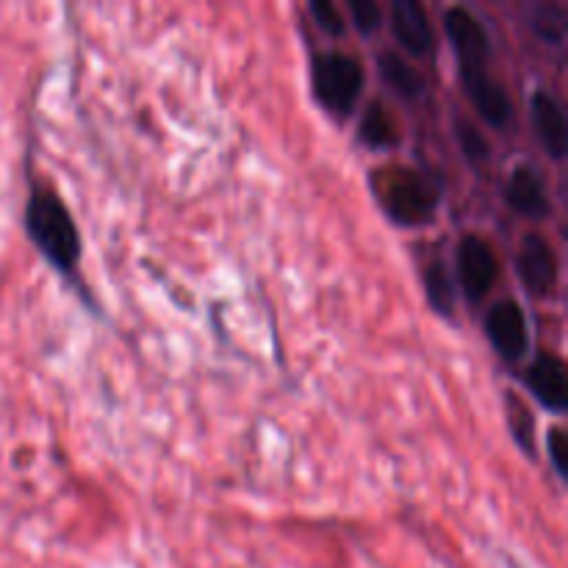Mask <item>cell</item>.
I'll use <instances>...</instances> for the list:
<instances>
[{"label":"cell","mask_w":568,"mask_h":568,"mask_svg":"<svg viewBox=\"0 0 568 568\" xmlns=\"http://www.w3.org/2000/svg\"><path fill=\"white\" fill-rule=\"evenodd\" d=\"M26 227L39 253L59 272L70 275L81 261V233L64 200L53 189H33L26 209Z\"/></svg>","instance_id":"6da1fadb"},{"label":"cell","mask_w":568,"mask_h":568,"mask_svg":"<svg viewBox=\"0 0 568 568\" xmlns=\"http://www.w3.org/2000/svg\"><path fill=\"white\" fill-rule=\"evenodd\" d=\"M372 192L388 220L403 227L427 225L438 211V186L405 164H388L372 172Z\"/></svg>","instance_id":"7a4b0ae2"},{"label":"cell","mask_w":568,"mask_h":568,"mask_svg":"<svg viewBox=\"0 0 568 568\" xmlns=\"http://www.w3.org/2000/svg\"><path fill=\"white\" fill-rule=\"evenodd\" d=\"M314 94L333 116H349L364 94V67L358 59L338 50H325L311 67Z\"/></svg>","instance_id":"3957f363"},{"label":"cell","mask_w":568,"mask_h":568,"mask_svg":"<svg viewBox=\"0 0 568 568\" xmlns=\"http://www.w3.org/2000/svg\"><path fill=\"white\" fill-rule=\"evenodd\" d=\"M455 264H458V283L464 288L466 300L471 303H480L488 292L494 288L499 277V261L497 253L491 250V244L483 236H469L460 239L458 253H455Z\"/></svg>","instance_id":"277c9868"},{"label":"cell","mask_w":568,"mask_h":568,"mask_svg":"<svg viewBox=\"0 0 568 568\" xmlns=\"http://www.w3.org/2000/svg\"><path fill=\"white\" fill-rule=\"evenodd\" d=\"M486 336L499 358L516 364L525 358L530 347V331H527V316L516 300H499L486 314Z\"/></svg>","instance_id":"5b68a950"},{"label":"cell","mask_w":568,"mask_h":568,"mask_svg":"<svg viewBox=\"0 0 568 568\" xmlns=\"http://www.w3.org/2000/svg\"><path fill=\"white\" fill-rule=\"evenodd\" d=\"M516 272L536 297H547L558 286V255L541 233H527L516 253Z\"/></svg>","instance_id":"8992f818"},{"label":"cell","mask_w":568,"mask_h":568,"mask_svg":"<svg viewBox=\"0 0 568 568\" xmlns=\"http://www.w3.org/2000/svg\"><path fill=\"white\" fill-rule=\"evenodd\" d=\"M444 31H447L449 42H453L458 67L488 64V59H491V44H488L486 26L477 20L475 11H469L466 6L447 9V14H444Z\"/></svg>","instance_id":"52a82bcc"},{"label":"cell","mask_w":568,"mask_h":568,"mask_svg":"<svg viewBox=\"0 0 568 568\" xmlns=\"http://www.w3.org/2000/svg\"><path fill=\"white\" fill-rule=\"evenodd\" d=\"M460 81H464L466 94H469V100L475 103V109L480 111V116L488 125H508L510 116H514V105H510L505 87L491 75L488 67H469V70H460Z\"/></svg>","instance_id":"ba28073f"},{"label":"cell","mask_w":568,"mask_h":568,"mask_svg":"<svg viewBox=\"0 0 568 568\" xmlns=\"http://www.w3.org/2000/svg\"><path fill=\"white\" fill-rule=\"evenodd\" d=\"M525 383L544 408L555 414H564L568 408V372L555 353H538L536 361L527 366Z\"/></svg>","instance_id":"9c48e42d"},{"label":"cell","mask_w":568,"mask_h":568,"mask_svg":"<svg viewBox=\"0 0 568 568\" xmlns=\"http://www.w3.org/2000/svg\"><path fill=\"white\" fill-rule=\"evenodd\" d=\"M505 200L525 220H544V216H549L547 186H544V178L538 175L536 166L530 164H519L510 172L508 183H505Z\"/></svg>","instance_id":"30bf717a"},{"label":"cell","mask_w":568,"mask_h":568,"mask_svg":"<svg viewBox=\"0 0 568 568\" xmlns=\"http://www.w3.org/2000/svg\"><path fill=\"white\" fill-rule=\"evenodd\" d=\"M392 31L410 55H427L433 48V28L425 6L416 0H394Z\"/></svg>","instance_id":"8fae6325"},{"label":"cell","mask_w":568,"mask_h":568,"mask_svg":"<svg viewBox=\"0 0 568 568\" xmlns=\"http://www.w3.org/2000/svg\"><path fill=\"white\" fill-rule=\"evenodd\" d=\"M532 122H536V133L541 139L544 150L552 155L555 161H560L566 155V111L560 105V100L555 94H549L547 89H538L532 94Z\"/></svg>","instance_id":"7c38bea8"},{"label":"cell","mask_w":568,"mask_h":568,"mask_svg":"<svg viewBox=\"0 0 568 568\" xmlns=\"http://www.w3.org/2000/svg\"><path fill=\"white\" fill-rule=\"evenodd\" d=\"M361 142L369 144V148L375 150H386L392 148V144H397V122H394V116L388 114L386 105L381 103V100H375V103L369 105V111L364 114V120H361Z\"/></svg>","instance_id":"4fadbf2b"},{"label":"cell","mask_w":568,"mask_h":568,"mask_svg":"<svg viewBox=\"0 0 568 568\" xmlns=\"http://www.w3.org/2000/svg\"><path fill=\"white\" fill-rule=\"evenodd\" d=\"M425 288L427 300H430L433 311L442 316H449L455 308V277L444 266V261H433L425 272Z\"/></svg>","instance_id":"5bb4252c"},{"label":"cell","mask_w":568,"mask_h":568,"mask_svg":"<svg viewBox=\"0 0 568 568\" xmlns=\"http://www.w3.org/2000/svg\"><path fill=\"white\" fill-rule=\"evenodd\" d=\"M381 75L392 83V89H397L405 98H414L419 92V75L414 72V67L405 64L397 53H383L381 55Z\"/></svg>","instance_id":"9a60e30c"},{"label":"cell","mask_w":568,"mask_h":568,"mask_svg":"<svg viewBox=\"0 0 568 568\" xmlns=\"http://www.w3.org/2000/svg\"><path fill=\"white\" fill-rule=\"evenodd\" d=\"M508 422L519 447L527 449V455H536V419L516 394H508Z\"/></svg>","instance_id":"2e32d148"},{"label":"cell","mask_w":568,"mask_h":568,"mask_svg":"<svg viewBox=\"0 0 568 568\" xmlns=\"http://www.w3.org/2000/svg\"><path fill=\"white\" fill-rule=\"evenodd\" d=\"M536 31L538 37L547 39V42H564L566 33V11L564 6H544L536 17Z\"/></svg>","instance_id":"e0dca14e"},{"label":"cell","mask_w":568,"mask_h":568,"mask_svg":"<svg viewBox=\"0 0 568 568\" xmlns=\"http://www.w3.org/2000/svg\"><path fill=\"white\" fill-rule=\"evenodd\" d=\"M347 11H349V17H353L355 28H358L364 37L366 33H375L377 28H381L383 9L377 0H349Z\"/></svg>","instance_id":"ac0fdd59"},{"label":"cell","mask_w":568,"mask_h":568,"mask_svg":"<svg viewBox=\"0 0 568 568\" xmlns=\"http://www.w3.org/2000/svg\"><path fill=\"white\" fill-rule=\"evenodd\" d=\"M311 14H314L316 26L325 33H331V37H342L344 33V17L333 0H314L311 3Z\"/></svg>","instance_id":"d6986e66"},{"label":"cell","mask_w":568,"mask_h":568,"mask_svg":"<svg viewBox=\"0 0 568 568\" xmlns=\"http://www.w3.org/2000/svg\"><path fill=\"white\" fill-rule=\"evenodd\" d=\"M547 449H549V460H552L555 471L560 477H568V438L564 427H552L547 436Z\"/></svg>","instance_id":"ffe728a7"},{"label":"cell","mask_w":568,"mask_h":568,"mask_svg":"<svg viewBox=\"0 0 568 568\" xmlns=\"http://www.w3.org/2000/svg\"><path fill=\"white\" fill-rule=\"evenodd\" d=\"M458 128H460L458 136H460V144H464V153L471 155V159H486L488 144H486V139L477 133V128L469 125V122H460Z\"/></svg>","instance_id":"44dd1931"}]
</instances>
